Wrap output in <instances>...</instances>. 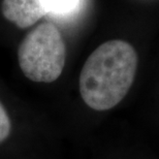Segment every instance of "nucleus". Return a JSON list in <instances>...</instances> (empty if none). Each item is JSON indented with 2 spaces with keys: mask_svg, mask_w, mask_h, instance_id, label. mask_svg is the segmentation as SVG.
Instances as JSON below:
<instances>
[{
  "mask_svg": "<svg viewBox=\"0 0 159 159\" xmlns=\"http://www.w3.org/2000/svg\"><path fill=\"white\" fill-rule=\"evenodd\" d=\"M138 64V53L125 40H107L97 47L79 77V93L85 106L96 113L119 106L132 87Z\"/></svg>",
  "mask_w": 159,
  "mask_h": 159,
  "instance_id": "obj_1",
  "label": "nucleus"
},
{
  "mask_svg": "<svg viewBox=\"0 0 159 159\" xmlns=\"http://www.w3.org/2000/svg\"><path fill=\"white\" fill-rule=\"evenodd\" d=\"M17 59L27 80L39 84L56 82L66 64V46L60 30L49 22L37 25L22 39Z\"/></svg>",
  "mask_w": 159,
  "mask_h": 159,
  "instance_id": "obj_2",
  "label": "nucleus"
},
{
  "mask_svg": "<svg viewBox=\"0 0 159 159\" xmlns=\"http://www.w3.org/2000/svg\"><path fill=\"white\" fill-rule=\"evenodd\" d=\"M50 138L49 124L21 122L0 98V159H46Z\"/></svg>",
  "mask_w": 159,
  "mask_h": 159,
  "instance_id": "obj_3",
  "label": "nucleus"
},
{
  "mask_svg": "<svg viewBox=\"0 0 159 159\" xmlns=\"http://www.w3.org/2000/svg\"><path fill=\"white\" fill-rule=\"evenodd\" d=\"M1 12L21 29L31 27L48 14L41 0H2Z\"/></svg>",
  "mask_w": 159,
  "mask_h": 159,
  "instance_id": "obj_4",
  "label": "nucleus"
},
{
  "mask_svg": "<svg viewBox=\"0 0 159 159\" xmlns=\"http://www.w3.org/2000/svg\"><path fill=\"white\" fill-rule=\"evenodd\" d=\"M47 12L66 14L77 6L79 0H41Z\"/></svg>",
  "mask_w": 159,
  "mask_h": 159,
  "instance_id": "obj_5",
  "label": "nucleus"
}]
</instances>
